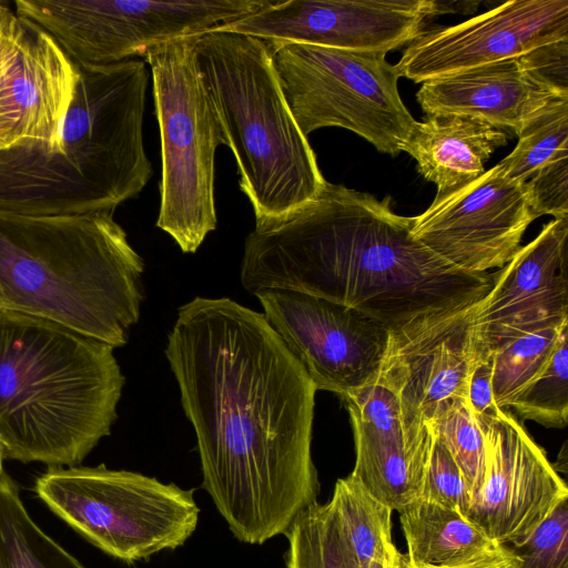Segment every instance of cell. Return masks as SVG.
I'll return each mask as SVG.
<instances>
[{
	"label": "cell",
	"instance_id": "9c48e42d",
	"mask_svg": "<svg viewBox=\"0 0 568 568\" xmlns=\"http://www.w3.org/2000/svg\"><path fill=\"white\" fill-rule=\"evenodd\" d=\"M285 99L304 135L347 129L396 156L415 120L398 92L395 64L381 52L266 40Z\"/></svg>",
	"mask_w": 568,
	"mask_h": 568
},
{
	"label": "cell",
	"instance_id": "7a4b0ae2",
	"mask_svg": "<svg viewBox=\"0 0 568 568\" xmlns=\"http://www.w3.org/2000/svg\"><path fill=\"white\" fill-rule=\"evenodd\" d=\"M389 196L326 182L307 203L255 222L246 236L241 282L255 294L286 288L355 308L390 334L477 304L491 273L464 272L423 245L414 217Z\"/></svg>",
	"mask_w": 568,
	"mask_h": 568
},
{
	"label": "cell",
	"instance_id": "8d00e7d4",
	"mask_svg": "<svg viewBox=\"0 0 568 568\" xmlns=\"http://www.w3.org/2000/svg\"><path fill=\"white\" fill-rule=\"evenodd\" d=\"M14 13L6 2L0 1V30L14 19Z\"/></svg>",
	"mask_w": 568,
	"mask_h": 568
},
{
	"label": "cell",
	"instance_id": "8fae6325",
	"mask_svg": "<svg viewBox=\"0 0 568 568\" xmlns=\"http://www.w3.org/2000/svg\"><path fill=\"white\" fill-rule=\"evenodd\" d=\"M254 295L266 322L316 390L344 398L377 378L390 338L381 322L300 291L271 288Z\"/></svg>",
	"mask_w": 568,
	"mask_h": 568
},
{
	"label": "cell",
	"instance_id": "4dcf8cb0",
	"mask_svg": "<svg viewBox=\"0 0 568 568\" xmlns=\"http://www.w3.org/2000/svg\"><path fill=\"white\" fill-rule=\"evenodd\" d=\"M420 498L454 509L466 517L471 505V493L460 468L435 434Z\"/></svg>",
	"mask_w": 568,
	"mask_h": 568
},
{
	"label": "cell",
	"instance_id": "2e32d148",
	"mask_svg": "<svg viewBox=\"0 0 568 568\" xmlns=\"http://www.w3.org/2000/svg\"><path fill=\"white\" fill-rule=\"evenodd\" d=\"M567 39L568 0H511L462 23L426 29L395 67L424 83Z\"/></svg>",
	"mask_w": 568,
	"mask_h": 568
},
{
	"label": "cell",
	"instance_id": "52a82bcc",
	"mask_svg": "<svg viewBox=\"0 0 568 568\" xmlns=\"http://www.w3.org/2000/svg\"><path fill=\"white\" fill-rule=\"evenodd\" d=\"M191 38L149 48L162 172L156 226L194 253L217 225L215 151L222 132L195 63Z\"/></svg>",
	"mask_w": 568,
	"mask_h": 568
},
{
	"label": "cell",
	"instance_id": "f546056e",
	"mask_svg": "<svg viewBox=\"0 0 568 568\" xmlns=\"http://www.w3.org/2000/svg\"><path fill=\"white\" fill-rule=\"evenodd\" d=\"M503 546L514 568H568V498L561 500L521 546Z\"/></svg>",
	"mask_w": 568,
	"mask_h": 568
},
{
	"label": "cell",
	"instance_id": "6da1fadb",
	"mask_svg": "<svg viewBox=\"0 0 568 568\" xmlns=\"http://www.w3.org/2000/svg\"><path fill=\"white\" fill-rule=\"evenodd\" d=\"M165 356L200 455L202 488L233 536L262 545L318 503L316 388L263 314L227 298L179 308Z\"/></svg>",
	"mask_w": 568,
	"mask_h": 568
},
{
	"label": "cell",
	"instance_id": "d590c367",
	"mask_svg": "<svg viewBox=\"0 0 568 568\" xmlns=\"http://www.w3.org/2000/svg\"><path fill=\"white\" fill-rule=\"evenodd\" d=\"M20 36V18L17 14L0 30V80L3 77L18 45Z\"/></svg>",
	"mask_w": 568,
	"mask_h": 568
},
{
	"label": "cell",
	"instance_id": "7c38bea8",
	"mask_svg": "<svg viewBox=\"0 0 568 568\" xmlns=\"http://www.w3.org/2000/svg\"><path fill=\"white\" fill-rule=\"evenodd\" d=\"M444 12L433 0L268 1L256 12L215 29L263 40L386 54L407 47Z\"/></svg>",
	"mask_w": 568,
	"mask_h": 568
},
{
	"label": "cell",
	"instance_id": "d6a6232c",
	"mask_svg": "<svg viewBox=\"0 0 568 568\" xmlns=\"http://www.w3.org/2000/svg\"><path fill=\"white\" fill-rule=\"evenodd\" d=\"M518 59L534 81L557 95L568 97V39L539 45Z\"/></svg>",
	"mask_w": 568,
	"mask_h": 568
},
{
	"label": "cell",
	"instance_id": "ab89813d",
	"mask_svg": "<svg viewBox=\"0 0 568 568\" xmlns=\"http://www.w3.org/2000/svg\"><path fill=\"white\" fill-rule=\"evenodd\" d=\"M4 445L2 440L0 439V479L3 478L7 473L3 469V459H4Z\"/></svg>",
	"mask_w": 568,
	"mask_h": 568
},
{
	"label": "cell",
	"instance_id": "603a6c76",
	"mask_svg": "<svg viewBox=\"0 0 568 568\" xmlns=\"http://www.w3.org/2000/svg\"><path fill=\"white\" fill-rule=\"evenodd\" d=\"M357 564L387 560L397 548L392 537L393 510L354 475L338 478L329 500Z\"/></svg>",
	"mask_w": 568,
	"mask_h": 568
},
{
	"label": "cell",
	"instance_id": "74e56055",
	"mask_svg": "<svg viewBox=\"0 0 568 568\" xmlns=\"http://www.w3.org/2000/svg\"><path fill=\"white\" fill-rule=\"evenodd\" d=\"M392 568H415L407 554H403L399 550L395 554Z\"/></svg>",
	"mask_w": 568,
	"mask_h": 568
},
{
	"label": "cell",
	"instance_id": "f1b7e54d",
	"mask_svg": "<svg viewBox=\"0 0 568 568\" xmlns=\"http://www.w3.org/2000/svg\"><path fill=\"white\" fill-rule=\"evenodd\" d=\"M566 331L545 369L511 402L518 416L546 427L562 428L568 420V348Z\"/></svg>",
	"mask_w": 568,
	"mask_h": 568
},
{
	"label": "cell",
	"instance_id": "e0dca14e",
	"mask_svg": "<svg viewBox=\"0 0 568 568\" xmlns=\"http://www.w3.org/2000/svg\"><path fill=\"white\" fill-rule=\"evenodd\" d=\"M486 473L467 518L498 545L521 546L564 499L566 483L523 425L501 409L485 432Z\"/></svg>",
	"mask_w": 568,
	"mask_h": 568
},
{
	"label": "cell",
	"instance_id": "30bf717a",
	"mask_svg": "<svg viewBox=\"0 0 568 568\" xmlns=\"http://www.w3.org/2000/svg\"><path fill=\"white\" fill-rule=\"evenodd\" d=\"M267 0H16L77 64L106 65L245 18Z\"/></svg>",
	"mask_w": 568,
	"mask_h": 568
},
{
	"label": "cell",
	"instance_id": "277c9868",
	"mask_svg": "<svg viewBox=\"0 0 568 568\" xmlns=\"http://www.w3.org/2000/svg\"><path fill=\"white\" fill-rule=\"evenodd\" d=\"M113 349L58 323L0 310L4 457L78 466L109 436L125 382Z\"/></svg>",
	"mask_w": 568,
	"mask_h": 568
},
{
	"label": "cell",
	"instance_id": "ba28073f",
	"mask_svg": "<svg viewBox=\"0 0 568 568\" xmlns=\"http://www.w3.org/2000/svg\"><path fill=\"white\" fill-rule=\"evenodd\" d=\"M34 491L91 544L126 564L183 546L199 524L194 489L104 465L48 467Z\"/></svg>",
	"mask_w": 568,
	"mask_h": 568
},
{
	"label": "cell",
	"instance_id": "e575fe53",
	"mask_svg": "<svg viewBox=\"0 0 568 568\" xmlns=\"http://www.w3.org/2000/svg\"><path fill=\"white\" fill-rule=\"evenodd\" d=\"M415 568H514L507 550L498 546L475 558L447 566H415Z\"/></svg>",
	"mask_w": 568,
	"mask_h": 568
},
{
	"label": "cell",
	"instance_id": "4fadbf2b",
	"mask_svg": "<svg viewBox=\"0 0 568 568\" xmlns=\"http://www.w3.org/2000/svg\"><path fill=\"white\" fill-rule=\"evenodd\" d=\"M535 220L525 183L507 178L496 164L463 189L434 199L414 216L413 233L455 267L481 274L514 257Z\"/></svg>",
	"mask_w": 568,
	"mask_h": 568
},
{
	"label": "cell",
	"instance_id": "5b68a950",
	"mask_svg": "<svg viewBox=\"0 0 568 568\" xmlns=\"http://www.w3.org/2000/svg\"><path fill=\"white\" fill-rule=\"evenodd\" d=\"M113 213H0V310L126 344L144 298V262Z\"/></svg>",
	"mask_w": 568,
	"mask_h": 568
},
{
	"label": "cell",
	"instance_id": "484cf974",
	"mask_svg": "<svg viewBox=\"0 0 568 568\" xmlns=\"http://www.w3.org/2000/svg\"><path fill=\"white\" fill-rule=\"evenodd\" d=\"M515 149L497 165L504 174L525 183L535 172L568 151V97H556L530 116Z\"/></svg>",
	"mask_w": 568,
	"mask_h": 568
},
{
	"label": "cell",
	"instance_id": "44dd1931",
	"mask_svg": "<svg viewBox=\"0 0 568 568\" xmlns=\"http://www.w3.org/2000/svg\"><path fill=\"white\" fill-rule=\"evenodd\" d=\"M510 138L511 132L481 120L437 113L415 122L402 152L416 160L418 172L437 185L435 199H440L483 175L490 155Z\"/></svg>",
	"mask_w": 568,
	"mask_h": 568
},
{
	"label": "cell",
	"instance_id": "836d02e7",
	"mask_svg": "<svg viewBox=\"0 0 568 568\" xmlns=\"http://www.w3.org/2000/svg\"><path fill=\"white\" fill-rule=\"evenodd\" d=\"M467 403L478 426L485 433L501 412L491 388V359H475L468 381Z\"/></svg>",
	"mask_w": 568,
	"mask_h": 568
},
{
	"label": "cell",
	"instance_id": "7402d4cb",
	"mask_svg": "<svg viewBox=\"0 0 568 568\" xmlns=\"http://www.w3.org/2000/svg\"><path fill=\"white\" fill-rule=\"evenodd\" d=\"M414 566H447L475 558L499 545L460 513L416 499L399 513Z\"/></svg>",
	"mask_w": 568,
	"mask_h": 568
},
{
	"label": "cell",
	"instance_id": "1f68e13d",
	"mask_svg": "<svg viewBox=\"0 0 568 568\" xmlns=\"http://www.w3.org/2000/svg\"><path fill=\"white\" fill-rule=\"evenodd\" d=\"M525 187L535 217H568V151L535 172Z\"/></svg>",
	"mask_w": 568,
	"mask_h": 568
},
{
	"label": "cell",
	"instance_id": "cb8c5ba5",
	"mask_svg": "<svg viewBox=\"0 0 568 568\" xmlns=\"http://www.w3.org/2000/svg\"><path fill=\"white\" fill-rule=\"evenodd\" d=\"M0 568H85L32 520L9 475L0 479Z\"/></svg>",
	"mask_w": 568,
	"mask_h": 568
},
{
	"label": "cell",
	"instance_id": "9a60e30c",
	"mask_svg": "<svg viewBox=\"0 0 568 568\" xmlns=\"http://www.w3.org/2000/svg\"><path fill=\"white\" fill-rule=\"evenodd\" d=\"M476 305L390 334L378 377L396 394L410 440L432 442L435 418L454 400L467 399Z\"/></svg>",
	"mask_w": 568,
	"mask_h": 568
},
{
	"label": "cell",
	"instance_id": "ac0fdd59",
	"mask_svg": "<svg viewBox=\"0 0 568 568\" xmlns=\"http://www.w3.org/2000/svg\"><path fill=\"white\" fill-rule=\"evenodd\" d=\"M19 18L18 45L0 80V150L22 140L51 141L69 110L79 73L49 33Z\"/></svg>",
	"mask_w": 568,
	"mask_h": 568
},
{
	"label": "cell",
	"instance_id": "d4e9b609",
	"mask_svg": "<svg viewBox=\"0 0 568 568\" xmlns=\"http://www.w3.org/2000/svg\"><path fill=\"white\" fill-rule=\"evenodd\" d=\"M285 536L286 568H358L329 501L305 509Z\"/></svg>",
	"mask_w": 568,
	"mask_h": 568
},
{
	"label": "cell",
	"instance_id": "83f0119b",
	"mask_svg": "<svg viewBox=\"0 0 568 568\" xmlns=\"http://www.w3.org/2000/svg\"><path fill=\"white\" fill-rule=\"evenodd\" d=\"M432 428L460 468L473 504L485 481L486 445L485 433L473 417L467 399L458 398L450 403L435 418Z\"/></svg>",
	"mask_w": 568,
	"mask_h": 568
},
{
	"label": "cell",
	"instance_id": "ffe728a7",
	"mask_svg": "<svg viewBox=\"0 0 568 568\" xmlns=\"http://www.w3.org/2000/svg\"><path fill=\"white\" fill-rule=\"evenodd\" d=\"M556 97L560 95L526 73L518 58L426 81L416 94L426 115H465L515 135L530 116Z\"/></svg>",
	"mask_w": 568,
	"mask_h": 568
},
{
	"label": "cell",
	"instance_id": "4316f807",
	"mask_svg": "<svg viewBox=\"0 0 568 568\" xmlns=\"http://www.w3.org/2000/svg\"><path fill=\"white\" fill-rule=\"evenodd\" d=\"M568 324L518 337L493 353L491 388L496 405L505 409L550 362Z\"/></svg>",
	"mask_w": 568,
	"mask_h": 568
},
{
	"label": "cell",
	"instance_id": "f35d334b",
	"mask_svg": "<svg viewBox=\"0 0 568 568\" xmlns=\"http://www.w3.org/2000/svg\"><path fill=\"white\" fill-rule=\"evenodd\" d=\"M394 556L390 557L387 560L371 561V562H367V564L359 565L358 568H392V561H393Z\"/></svg>",
	"mask_w": 568,
	"mask_h": 568
},
{
	"label": "cell",
	"instance_id": "5bb4252c",
	"mask_svg": "<svg viewBox=\"0 0 568 568\" xmlns=\"http://www.w3.org/2000/svg\"><path fill=\"white\" fill-rule=\"evenodd\" d=\"M568 217L554 219L499 271L473 314L476 359L524 335L568 324Z\"/></svg>",
	"mask_w": 568,
	"mask_h": 568
},
{
	"label": "cell",
	"instance_id": "8992f818",
	"mask_svg": "<svg viewBox=\"0 0 568 568\" xmlns=\"http://www.w3.org/2000/svg\"><path fill=\"white\" fill-rule=\"evenodd\" d=\"M192 48L255 222L314 199L327 181L292 114L267 41L213 29L193 37Z\"/></svg>",
	"mask_w": 568,
	"mask_h": 568
},
{
	"label": "cell",
	"instance_id": "d6986e66",
	"mask_svg": "<svg viewBox=\"0 0 568 568\" xmlns=\"http://www.w3.org/2000/svg\"><path fill=\"white\" fill-rule=\"evenodd\" d=\"M343 399L356 453L351 474L393 511L400 513L420 498L433 440L417 443L405 435L399 400L379 377Z\"/></svg>",
	"mask_w": 568,
	"mask_h": 568
},
{
	"label": "cell",
	"instance_id": "3957f363",
	"mask_svg": "<svg viewBox=\"0 0 568 568\" xmlns=\"http://www.w3.org/2000/svg\"><path fill=\"white\" fill-rule=\"evenodd\" d=\"M77 65L73 99L54 138L0 150V213L114 212L151 179L142 132L146 63Z\"/></svg>",
	"mask_w": 568,
	"mask_h": 568
}]
</instances>
